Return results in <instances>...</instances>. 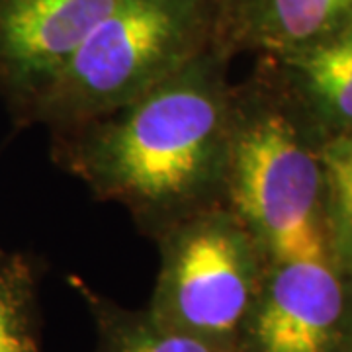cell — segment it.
Here are the masks:
<instances>
[{
  "mask_svg": "<svg viewBox=\"0 0 352 352\" xmlns=\"http://www.w3.org/2000/svg\"><path fill=\"white\" fill-rule=\"evenodd\" d=\"M214 50L272 59L315 45L352 20V0H212Z\"/></svg>",
  "mask_w": 352,
  "mask_h": 352,
  "instance_id": "cell-7",
  "label": "cell"
},
{
  "mask_svg": "<svg viewBox=\"0 0 352 352\" xmlns=\"http://www.w3.org/2000/svg\"><path fill=\"white\" fill-rule=\"evenodd\" d=\"M85 302L96 333L92 352H217L210 344L155 319L147 307L131 309L96 292L82 278H69Z\"/></svg>",
  "mask_w": 352,
  "mask_h": 352,
  "instance_id": "cell-9",
  "label": "cell"
},
{
  "mask_svg": "<svg viewBox=\"0 0 352 352\" xmlns=\"http://www.w3.org/2000/svg\"><path fill=\"white\" fill-rule=\"evenodd\" d=\"M155 243L149 314L217 352H235L270 264L263 245L227 204L178 221Z\"/></svg>",
  "mask_w": 352,
  "mask_h": 352,
  "instance_id": "cell-4",
  "label": "cell"
},
{
  "mask_svg": "<svg viewBox=\"0 0 352 352\" xmlns=\"http://www.w3.org/2000/svg\"><path fill=\"white\" fill-rule=\"evenodd\" d=\"M278 61L294 76L315 116L331 124L329 135L352 129V20L327 39Z\"/></svg>",
  "mask_w": 352,
  "mask_h": 352,
  "instance_id": "cell-8",
  "label": "cell"
},
{
  "mask_svg": "<svg viewBox=\"0 0 352 352\" xmlns=\"http://www.w3.org/2000/svg\"><path fill=\"white\" fill-rule=\"evenodd\" d=\"M319 161L329 252L344 276L352 272V129L323 139Z\"/></svg>",
  "mask_w": 352,
  "mask_h": 352,
  "instance_id": "cell-10",
  "label": "cell"
},
{
  "mask_svg": "<svg viewBox=\"0 0 352 352\" xmlns=\"http://www.w3.org/2000/svg\"><path fill=\"white\" fill-rule=\"evenodd\" d=\"M346 288L333 261H270L235 352H339Z\"/></svg>",
  "mask_w": 352,
  "mask_h": 352,
  "instance_id": "cell-5",
  "label": "cell"
},
{
  "mask_svg": "<svg viewBox=\"0 0 352 352\" xmlns=\"http://www.w3.org/2000/svg\"><path fill=\"white\" fill-rule=\"evenodd\" d=\"M229 59L201 53L135 100L51 131L53 161L149 239L226 204L233 110Z\"/></svg>",
  "mask_w": 352,
  "mask_h": 352,
  "instance_id": "cell-1",
  "label": "cell"
},
{
  "mask_svg": "<svg viewBox=\"0 0 352 352\" xmlns=\"http://www.w3.org/2000/svg\"><path fill=\"white\" fill-rule=\"evenodd\" d=\"M0 352H43L38 272L24 256L0 263Z\"/></svg>",
  "mask_w": 352,
  "mask_h": 352,
  "instance_id": "cell-11",
  "label": "cell"
},
{
  "mask_svg": "<svg viewBox=\"0 0 352 352\" xmlns=\"http://www.w3.org/2000/svg\"><path fill=\"white\" fill-rule=\"evenodd\" d=\"M346 352H352V349H351V351H346Z\"/></svg>",
  "mask_w": 352,
  "mask_h": 352,
  "instance_id": "cell-13",
  "label": "cell"
},
{
  "mask_svg": "<svg viewBox=\"0 0 352 352\" xmlns=\"http://www.w3.org/2000/svg\"><path fill=\"white\" fill-rule=\"evenodd\" d=\"M4 256H6V254H4V252L0 251V263H2V261H4Z\"/></svg>",
  "mask_w": 352,
  "mask_h": 352,
  "instance_id": "cell-12",
  "label": "cell"
},
{
  "mask_svg": "<svg viewBox=\"0 0 352 352\" xmlns=\"http://www.w3.org/2000/svg\"><path fill=\"white\" fill-rule=\"evenodd\" d=\"M214 50L212 0H118L36 102L50 131L135 100Z\"/></svg>",
  "mask_w": 352,
  "mask_h": 352,
  "instance_id": "cell-2",
  "label": "cell"
},
{
  "mask_svg": "<svg viewBox=\"0 0 352 352\" xmlns=\"http://www.w3.org/2000/svg\"><path fill=\"white\" fill-rule=\"evenodd\" d=\"M319 143L258 82L233 87L226 204L270 261H331Z\"/></svg>",
  "mask_w": 352,
  "mask_h": 352,
  "instance_id": "cell-3",
  "label": "cell"
},
{
  "mask_svg": "<svg viewBox=\"0 0 352 352\" xmlns=\"http://www.w3.org/2000/svg\"><path fill=\"white\" fill-rule=\"evenodd\" d=\"M118 0H0V92L18 120Z\"/></svg>",
  "mask_w": 352,
  "mask_h": 352,
  "instance_id": "cell-6",
  "label": "cell"
}]
</instances>
